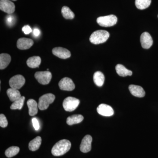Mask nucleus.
<instances>
[{
    "label": "nucleus",
    "instance_id": "nucleus-33",
    "mask_svg": "<svg viewBox=\"0 0 158 158\" xmlns=\"http://www.w3.org/2000/svg\"><path fill=\"white\" fill-rule=\"evenodd\" d=\"M12 1H17V0H12Z\"/></svg>",
    "mask_w": 158,
    "mask_h": 158
},
{
    "label": "nucleus",
    "instance_id": "nucleus-5",
    "mask_svg": "<svg viewBox=\"0 0 158 158\" xmlns=\"http://www.w3.org/2000/svg\"><path fill=\"white\" fill-rule=\"evenodd\" d=\"M80 102L78 99L72 97H68L63 101L62 106L65 111L71 112L77 109Z\"/></svg>",
    "mask_w": 158,
    "mask_h": 158
},
{
    "label": "nucleus",
    "instance_id": "nucleus-13",
    "mask_svg": "<svg viewBox=\"0 0 158 158\" xmlns=\"http://www.w3.org/2000/svg\"><path fill=\"white\" fill-rule=\"evenodd\" d=\"M52 52L53 55L60 59H68L71 56L70 51H69L67 49L63 48H55L53 49Z\"/></svg>",
    "mask_w": 158,
    "mask_h": 158
},
{
    "label": "nucleus",
    "instance_id": "nucleus-30",
    "mask_svg": "<svg viewBox=\"0 0 158 158\" xmlns=\"http://www.w3.org/2000/svg\"><path fill=\"white\" fill-rule=\"evenodd\" d=\"M32 123H33V126L36 131H38L40 128V125L39 122L36 118H32Z\"/></svg>",
    "mask_w": 158,
    "mask_h": 158
},
{
    "label": "nucleus",
    "instance_id": "nucleus-28",
    "mask_svg": "<svg viewBox=\"0 0 158 158\" xmlns=\"http://www.w3.org/2000/svg\"><path fill=\"white\" fill-rule=\"evenodd\" d=\"M8 125V120L4 114H1L0 115V126L2 127H7Z\"/></svg>",
    "mask_w": 158,
    "mask_h": 158
},
{
    "label": "nucleus",
    "instance_id": "nucleus-10",
    "mask_svg": "<svg viewBox=\"0 0 158 158\" xmlns=\"http://www.w3.org/2000/svg\"><path fill=\"white\" fill-rule=\"evenodd\" d=\"M92 141V137L90 135H87L82 139L81 143L80 145L81 152L84 153H87L91 149V142Z\"/></svg>",
    "mask_w": 158,
    "mask_h": 158
},
{
    "label": "nucleus",
    "instance_id": "nucleus-34",
    "mask_svg": "<svg viewBox=\"0 0 158 158\" xmlns=\"http://www.w3.org/2000/svg\"></svg>",
    "mask_w": 158,
    "mask_h": 158
},
{
    "label": "nucleus",
    "instance_id": "nucleus-18",
    "mask_svg": "<svg viewBox=\"0 0 158 158\" xmlns=\"http://www.w3.org/2000/svg\"><path fill=\"white\" fill-rule=\"evenodd\" d=\"M116 73L120 77H125L127 76H131L132 72L129 70L121 64H117L116 66Z\"/></svg>",
    "mask_w": 158,
    "mask_h": 158
},
{
    "label": "nucleus",
    "instance_id": "nucleus-8",
    "mask_svg": "<svg viewBox=\"0 0 158 158\" xmlns=\"http://www.w3.org/2000/svg\"><path fill=\"white\" fill-rule=\"evenodd\" d=\"M59 88L61 90L66 91H72L75 88V85L70 78L64 77L59 83Z\"/></svg>",
    "mask_w": 158,
    "mask_h": 158
},
{
    "label": "nucleus",
    "instance_id": "nucleus-20",
    "mask_svg": "<svg viewBox=\"0 0 158 158\" xmlns=\"http://www.w3.org/2000/svg\"><path fill=\"white\" fill-rule=\"evenodd\" d=\"M94 82L98 87H102L105 81V76L101 72L97 71L93 76Z\"/></svg>",
    "mask_w": 158,
    "mask_h": 158
},
{
    "label": "nucleus",
    "instance_id": "nucleus-14",
    "mask_svg": "<svg viewBox=\"0 0 158 158\" xmlns=\"http://www.w3.org/2000/svg\"><path fill=\"white\" fill-rule=\"evenodd\" d=\"M34 43L32 39L27 38H20L18 40L17 47L20 50L28 49L33 46Z\"/></svg>",
    "mask_w": 158,
    "mask_h": 158
},
{
    "label": "nucleus",
    "instance_id": "nucleus-17",
    "mask_svg": "<svg viewBox=\"0 0 158 158\" xmlns=\"http://www.w3.org/2000/svg\"><path fill=\"white\" fill-rule=\"evenodd\" d=\"M11 61V57L8 54L2 53L0 55V69H5L9 65Z\"/></svg>",
    "mask_w": 158,
    "mask_h": 158
},
{
    "label": "nucleus",
    "instance_id": "nucleus-25",
    "mask_svg": "<svg viewBox=\"0 0 158 158\" xmlns=\"http://www.w3.org/2000/svg\"><path fill=\"white\" fill-rule=\"evenodd\" d=\"M135 6L138 9L144 10L147 9L151 3V0H135Z\"/></svg>",
    "mask_w": 158,
    "mask_h": 158
},
{
    "label": "nucleus",
    "instance_id": "nucleus-9",
    "mask_svg": "<svg viewBox=\"0 0 158 158\" xmlns=\"http://www.w3.org/2000/svg\"><path fill=\"white\" fill-rule=\"evenodd\" d=\"M0 9L6 13L11 14L15 11V6L14 3L9 0H1Z\"/></svg>",
    "mask_w": 158,
    "mask_h": 158
},
{
    "label": "nucleus",
    "instance_id": "nucleus-7",
    "mask_svg": "<svg viewBox=\"0 0 158 158\" xmlns=\"http://www.w3.org/2000/svg\"><path fill=\"white\" fill-rule=\"evenodd\" d=\"M25 81V79L22 75H17L10 79L9 84L11 88L19 90L24 85Z\"/></svg>",
    "mask_w": 158,
    "mask_h": 158
},
{
    "label": "nucleus",
    "instance_id": "nucleus-15",
    "mask_svg": "<svg viewBox=\"0 0 158 158\" xmlns=\"http://www.w3.org/2000/svg\"><path fill=\"white\" fill-rule=\"evenodd\" d=\"M129 89L133 96L138 98H143L145 96V91L141 86L133 85H130L129 86Z\"/></svg>",
    "mask_w": 158,
    "mask_h": 158
},
{
    "label": "nucleus",
    "instance_id": "nucleus-1",
    "mask_svg": "<svg viewBox=\"0 0 158 158\" xmlns=\"http://www.w3.org/2000/svg\"><path fill=\"white\" fill-rule=\"evenodd\" d=\"M71 144L70 141L66 139L60 140L54 145L52 149L53 155L58 156L65 154L70 150Z\"/></svg>",
    "mask_w": 158,
    "mask_h": 158
},
{
    "label": "nucleus",
    "instance_id": "nucleus-16",
    "mask_svg": "<svg viewBox=\"0 0 158 158\" xmlns=\"http://www.w3.org/2000/svg\"><path fill=\"white\" fill-rule=\"evenodd\" d=\"M27 105L29 108V114L31 116H34L37 114L38 112V104L36 101L30 99L27 102Z\"/></svg>",
    "mask_w": 158,
    "mask_h": 158
},
{
    "label": "nucleus",
    "instance_id": "nucleus-26",
    "mask_svg": "<svg viewBox=\"0 0 158 158\" xmlns=\"http://www.w3.org/2000/svg\"><path fill=\"white\" fill-rule=\"evenodd\" d=\"M61 12L63 17L65 19H72L75 17L73 12L67 6H63Z\"/></svg>",
    "mask_w": 158,
    "mask_h": 158
},
{
    "label": "nucleus",
    "instance_id": "nucleus-24",
    "mask_svg": "<svg viewBox=\"0 0 158 158\" xmlns=\"http://www.w3.org/2000/svg\"><path fill=\"white\" fill-rule=\"evenodd\" d=\"M25 99V98L24 96L21 97L20 98L13 102V103L10 106V109L13 110H21L23 106Z\"/></svg>",
    "mask_w": 158,
    "mask_h": 158
},
{
    "label": "nucleus",
    "instance_id": "nucleus-19",
    "mask_svg": "<svg viewBox=\"0 0 158 158\" xmlns=\"http://www.w3.org/2000/svg\"><path fill=\"white\" fill-rule=\"evenodd\" d=\"M41 59L39 56H33L27 59V64L30 68H38L41 63Z\"/></svg>",
    "mask_w": 158,
    "mask_h": 158
},
{
    "label": "nucleus",
    "instance_id": "nucleus-12",
    "mask_svg": "<svg viewBox=\"0 0 158 158\" xmlns=\"http://www.w3.org/2000/svg\"><path fill=\"white\" fill-rule=\"evenodd\" d=\"M140 41L142 47L144 49L149 48L153 44V40L150 34L148 32H144L141 34Z\"/></svg>",
    "mask_w": 158,
    "mask_h": 158
},
{
    "label": "nucleus",
    "instance_id": "nucleus-23",
    "mask_svg": "<svg viewBox=\"0 0 158 158\" xmlns=\"http://www.w3.org/2000/svg\"><path fill=\"white\" fill-rule=\"evenodd\" d=\"M41 138L37 136L30 141L29 144V148L31 151H35L39 149L41 144Z\"/></svg>",
    "mask_w": 158,
    "mask_h": 158
},
{
    "label": "nucleus",
    "instance_id": "nucleus-4",
    "mask_svg": "<svg viewBox=\"0 0 158 158\" xmlns=\"http://www.w3.org/2000/svg\"><path fill=\"white\" fill-rule=\"evenodd\" d=\"M117 18L116 15H106V16H101L97 19V22L99 25L102 27H112L115 25L117 22Z\"/></svg>",
    "mask_w": 158,
    "mask_h": 158
},
{
    "label": "nucleus",
    "instance_id": "nucleus-2",
    "mask_svg": "<svg viewBox=\"0 0 158 158\" xmlns=\"http://www.w3.org/2000/svg\"><path fill=\"white\" fill-rule=\"evenodd\" d=\"M110 37V33L104 30H98L94 32L90 37V41L94 44L106 42Z\"/></svg>",
    "mask_w": 158,
    "mask_h": 158
},
{
    "label": "nucleus",
    "instance_id": "nucleus-29",
    "mask_svg": "<svg viewBox=\"0 0 158 158\" xmlns=\"http://www.w3.org/2000/svg\"><path fill=\"white\" fill-rule=\"evenodd\" d=\"M6 22L8 26L9 27H11L13 24H14L15 22L14 17L11 15H7L6 18Z\"/></svg>",
    "mask_w": 158,
    "mask_h": 158
},
{
    "label": "nucleus",
    "instance_id": "nucleus-6",
    "mask_svg": "<svg viewBox=\"0 0 158 158\" xmlns=\"http://www.w3.org/2000/svg\"><path fill=\"white\" fill-rule=\"evenodd\" d=\"M35 78L40 84L46 85L50 82L52 78V74L48 71L37 72L34 75Z\"/></svg>",
    "mask_w": 158,
    "mask_h": 158
},
{
    "label": "nucleus",
    "instance_id": "nucleus-11",
    "mask_svg": "<svg viewBox=\"0 0 158 158\" xmlns=\"http://www.w3.org/2000/svg\"><path fill=\"white\" fill-rule=\"evenodd\" d=\"M97 111L100 115L104 116H111L114 114L113 108L105 104L100 105L97 108Z\"/></svg>",
    "mask_w": 158,
    "mask_h": 158
},
{
    "label": "nucleus",
    "instance_id": "nucleus-31",
    "mask_svg": "<svg viewBox=\"0 0 158 158\" xmlns=\"http://www.w3.org/2000/svg\"><path fill=\"white\" fill-rule=\"evenodd\" d=\"M22 31L25 34H30L32 31L31 27L28 25L24 26L23 27Z\"/></svg>",
    "mask_w": 158,
    "mask_h": 158
},
{
    "label": "nucleus",
    "instance_id": "nucleus-3",
    "mask_svg": "<svg viewBox=\"0 0 158 158\" xmlns=\"http://www.w3.org/2000/svg\"><path fill=\"white\" fill-rule=\"evenodd\" d=\"M56 97L52 94L48 93L44 94L39 98L38 102V108L41 110H46L49 105L52 103Z\"/></svg>",
    "mask_w": 158,
    "mask_h": 158
},
{
    "label": "nucleus",
    "instance_id": "nucleus-21",
    "mask_svg": "<svg viewBox=\"0 0 158 158\" xmlns=\"http://www.w3.org/2000/svg\"><path fill=\"white\" fill-rule=\"evenodd\" d=\"M7 94L10 100L13 102L21 97L19 90L14 88H10L8 89L7 90Z\"/></svg>",
    "mask_w": 158,
    "mask_h": 158
},
{
    "label": "nucleus",
    "instance_id": "nucleus-32",
    "mask_svg": "<svg viewBox=\"0 0 158 158\" xmlns=\"http://www.w3.org/2000/svg\"><path fill=\"white\" fill-rule=\"evenodd\" d=\"M40 31L39 29L37 28L34 29V31H33V34H34V36L35 37H38L40 34Z\"/></svg>",
    "mask_w": 158,
    "mask_h": 158
},
{
    "label": "nucleus",
    "instance_id": "nucleus-22",
    "mask_svg": "<svg viewBox=\"0 0 158 158\" xmlns=\"http://www.w3.org/2000/svg\"><path fill=\"white\" fill-rule=\"evenodd\" d=\"M84 119V117L81 115H74L69 116L66 119V123L69 125L78 124L81 122Z\"/></svg>",
    "mask_w": 158,
    "mask_h": 158
},
{
    "label": "nucleus",
    "instance_id": "nucleus-27",
    "mask_svg": "<svg viewBox=\"0 0 158 158\" xmlns=\"http://www.w3.org/2000/svg\"><path fill=\"white\" fill-rule=\"evenodd\" d=\"M19 148L17 146H11L6 150L5 152V155L7 157L11 158L16 155L19 152Z\"/></svg>",
    "mask_w": 158,
    "mask_h": 158
}]
</instances>
